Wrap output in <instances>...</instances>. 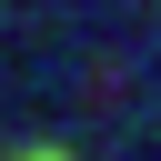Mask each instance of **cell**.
Masks as SVG:
<instances>
[{
    "label": "cell",
    "mask_w": 161,
    "mask_h": 161,
    "mask_svg": "<svg viewBox=\"0 0 161 161\" xmlns=\"http://www.w3.org/2000/svg\"><path fill=\"white\" fill-rule=\"evenodd\" d=\"M10 161H70V151H10Z\"/></svg>",
    "instance_id": "cell-1"
}]
</instances>
